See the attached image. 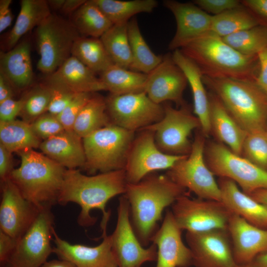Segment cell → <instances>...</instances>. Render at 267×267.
<instances>
[{"label":"cell","instance_id":"6da1fadb","mask_svg":"<svg viewBox=\"0 0 267 267\" xmlns=\"http://www.w3.org/2000/svg\"><path fill=\"white\" fill-rule=\"evenodd\" d=\"M128 182L124 169L101 173L89 176L76 169H66L57 203L65 205L74 202L81 207L77 219L79 224L89 226L94 224L97 218L90 213L98 209L103 214L100 226L106 231L110 212L106 211L108 201L116 195L125 194Z\"/></svg>","mask_w":267,"mask_h":267},{"label":"cell","instance_id":"7a4b0ae2","mask_svg":"<svg viewBox=\"0 0 267 267\" xmlns=\"http://www.w3.org/2000/svg\"><path fill=\"white\" fill-rule=\"evenodd\" d=\"M185 189L167 175L151 174L138 182L127 183L125 196L131 222L142 246L151 242L164 210L185 194Z\"/></svg>","mask_w":267,"mask_h":267},{"label":"cell","instance_id":"3957f363","mask_svg":"<svg viewBox=\"0 0 267 267\" xmlns=\"http://www.w3.org/2000/svg\"><path fill=\"white\" fill-rule=\"evenodd\" d=\"M199 67L203 76L255 82L257 55H244L210 32L179 49Z\"/></svg>","mask_w":267,"mask_h":267},{"label":"cell","instance_id":"277c9868","mask_svg":"<svg viewBox=\"0 0 267 267\" xmlns=\"http://www.w3.org/2000/svg\"><path fill=\"white\" fill-rule=\"evenodd\" d=\"M18 153L20 165L8 178L23 197L40 209L57 203L66 169L34 149Z\"/></svg>","mask_w":267,"mask_h":267},{"label":"cell","instance_id":"5b68a950","mask_svg":"<svg viewBox=\"0 0 267 267\" xmlns=\"http://www.w3.org/2000/svg\"><path fill=\"white\" fill-rule=\"evenodd\" d=\"M202 80L247 133L267 130V94L255 82L203 76Z\"/></svg>","mask_w":267,"mask_h":267},{"label":"cell","instance_id":"8992f818","mask_svg":"<svg viewBox=\"0 0 267 267\" xmlns=\"http://www.w3.org/2000/svg\"><path fill=\"white\" fill-rule=\"evenodd\" d=\"M134 133L111 123L83 138L84 167L91 173L124 169Z\"/></svg>","mask_w":267,"mask_h":267},{"label":"cell","instance_id":"52a82bcc","mask_svg":"<svg viewBox=\"0 0 267 267\" xmlns=\"http://www.w3.org/2000/svg\"><path fill=\"white\" fill-rule=\"evenodd\" d=\"M40 58L37 67L46 76L71 56L74 42L81 37L69 19L52 13L36 28Z\"/></svg>","mask_w":267,"mask_h":267},{"label":"cell","instance_id":"ba28073f","mask_svg":"<svg viewBox=\"0 0 267 267\" xmlns=\"http://www.w3.org/2000/svg\"><path fill=\"white\" fill-rule=\"evenodd\" d=\"M205 158L214 175L233 180L246 194L267 189V171L235 154L222 143L210 142L205 146Z\"/></svg>","mask_w":267,"mask_h":267},{"label":"cell","instance_id":"9c48e42d","mask_svg":"<svg viewBox=\"0 0 267 267\" xmlns=\"http://www.w3.org/2000/svg\"><path fill=\"white\" fill-rule=\"evenodd\" d=\"M204 136L202 134H196L189 154L177 162L166 175L198 198L221 201L218 183L205 161Z\"/></svg>","mask_w":267,"mask_h":267},{"label":"cell","instance_id":"30bf717a","mask_svg":"<svg viewBox=\"0 0 267 267\" xmlns=\"http://www.w3.org/2000/svg\"><path fill=\"white\" fill-rule=\"evenodd\" d=\"M47 207L40 211L27 230L17 239L4 267H41L53 253L54 217Z\"/></svg>","mask_w":267,"mask_h":267},{"label":"cell","instance_id":"8fae6325","mask_svg":"<svg viewBox=\"0 0 267 267\" xmlns=\"http://www.w3.org/2000/svg\"><path fill=\"white\" fill-rule=\"evenodd\" d=\"M164 107L163 117L143 129L153 133L155 143L163 152L175 155H188L192 146L189 136L194 130L201 128L198 118L185 104L179 108H175L168 104Z\"/></svg>","mask_w":267,"mask_h":267},{"label":"cell","instance_id":"7c38bea8","mask_svg":"<svg viewBox=\"0 0 267 267\" xmlns=\"http://www.w3.org/2000/svg\"><path fill=\"white\" fill-rule=\"evenodd\" d=\"M171 211L181 230L191 232L227 229L232 214L221 201L191 198L186 193L176 200Z\"/></svg>","mask_w":267,"mask_h":267},{"label":"cell","instance_id":"4fadbf2b","mask_svg":"<svg viewBox=\"0 0 267 267\" xmlns=\"http://www.w3.org/2000/svg\"><path fill=\"white\" fill-rule=\"evenodd\" d=\"M107 111L111 123L126 130H142L159 121L164 107L153 102L144 92L106 97Z\"/></svg>","mask_w":267,"mask_h":267},{"label":"cell","instance_id":"5bb4252c","mask_svg":"<svg viewBox=\"0 0 267 267\" xmlns=\"http://www.w3.org/2000/svg\"><path fill=\"white\" fill-rule=\"evenodd\" d=\"M117 221L111 237L112 250L118 267H140L147 262L156 261L157 248L153 243L144 248L130 221L129 202L125 195L119 199Z\"/></svg>","mask_w":267,"mask_h":267},{"label":"cell","instance_id":"9a60e30c","mask_svg":"<svg viewBox=\"0 0 267 267\" xmlns=\"http://www.w3.org/2000/svg\"><path fill=\"white\" fill-rule=\"evenodd\" d=\"M141 131L134 137L124 169L129 183L138 182L156 171L169 170L186 156L163 152L157 146L152 131Z\"/></svg>","mask_w":267,"mask_h":267},{"label":"cell","instance_id":"2e32d148","mask_svg":"<svg viewBox=\"0 0 267 267\" xmlns=\"http://www.w3.org/2000/svg\"><path fill=\"white\" fill-rule=\"evenodd\" d=\"M194 267H236L227 229L186 232Z\"/></svg>","mask_w":267,"mask_h":267},{"label":"cell","instance_id":"e0dca14e","mask_svg":"<svg viewBox=\"0 0 267 267\" xmlns=\"http://www.w3.org/2000/svg\"><path fill=\"white\" fill-rule=\"evenodd\" d=\"M1 182L0 230L18 239L31 226L40 209L25 199L9 178Z\"/></svg>","mask_w":267,"mask_h":267},{"label":"cell","instance_id":"ac0fdd59","mask_svg":"<svg viewBox=\"0 0 267 267\" xmlns=\"http://www.w3.org/2000/svg\"><path fill=\"white\" fill-rule=\"evenodd\" d=\"M187 84L185 74L173 60L172 54L169 53L163 56L162 62L147 74L144 92L157 104L171 101L180 107L185 104L183 93Z\"/></svg>","mask_w":267,"mask_h":267},{"label":"cell","instance_id":"d6986e66","mask_svg":"<svg viewBox=\"0 0 267 267\" xmlns=\"http://www.w3.org/2000/svg\"><path fill=\"white\" fill-rule=\"evenodd\" d=\"M163 4L174 15L177 25L175 35L168 45L170 50L180 49L211 31L213 16L193 2L165 0Z\"/></svg>","mask_w":267,"mask_h":267},{"label":"cell","instance_id":"ffe728a7","mask_svg":"<svg viewBox=\"0 0 267 267\" xmlns=\"http://www.w3.org/2000/svg\"><path fill=\"white\" fill-rule=\"evenodd\" d=\"M181 231L171 210L167 211L161 227L151 240L157 248L156 267H189L192 265V253L183 242Z\"/></svg>","mask_w":267,"mask_h":267},{"label":"cell","instance_id":"44dd1931","mask_svg":"<svg viewBox=\"0 0 267 267\" xmlns=\"http://www.w3.org/2000/svg\"><path fill=\"white\" fill-rule=\"evenodd\" d=\"M227 230L237 265L249 264L257 256L267 251V229L253 225L232 214Z\"/></svg>","mask_w":267,"mask_h":267},{"label":"cell","instance_id":"7402d4cb","mask_svg":"<svg viewBox=\"0 0 267 267\" xmlns=\"http://www.w3.org/2000/svg\"><path fill=\"white\" fill-rule=\"evenodd\" d=\"M53 236V253L59 259L69 261L77 267H118L112 250L110 235L106 232L102 233V242L94 247L71 244L61 238L55 230Z\"/></svg>","mask_w":267,"mask_h":267},{"label":"cell","instance_id":"603a6c76","mask_svg":"<svg viewBox=\"0 0 267 267\" xmlns=\"http://www.w3.org/2000/svg\"><path fill=\"white\" fill-rule=\"evenodd\" d=\"M221 202L231 214L258 227L267 229V206L241 190L233 180L220 178Z\"/></svg>","mask_w":267,"mask_h":267},{"label":"cell","instance_id":"cb8c5ba5","mask_svg":"<svg viewBox=\"0 0 267 267\" xmlns=\"http://www.w3.org/2000/svg\"><path fill=\"white\" fill-rule=\"evenodd\" d=\"M45 83L63 87L76 93L106 90L99 77L72 55L55 71L46 76Z\"/></svg>","mask_w":267,"mask_h":267},{"label":"cell","instance_id":"d4e9b609","mask_svg":"<svg viewBox=\"0 0 267 267\" xmlns=\"http://www.w3.org/2000/svg\"><path fill=\"white\" fill-rule=\"evenodd\" d=\"M172 56L186 77L192 94L194 113L200 122L202 134L208 136L211 133L210 100L203 82V75L198 66L179 49L173 51Z\"/></svg>","mask_w":267,"mask_h":267},{"label":"cell","instance_id":"484cf974","mask_svg":"<svg viewBox=\"0 0 267 267\" xmlns=\"http://www.w3.org/2000/svg\"><path fill=\"white\" fill-rule=\"evenodd\" d=\"M43 153L66 169L84 167L86 156L83 138L73 131L63 133L42 141Z\"/></svg>","mask_w":267,"mask_h":267},{"label":"cell","instance_id":"4316f807","mask_svg":"<svg viewBox=\"0 0 267 267\" xmlns=\"http://www.w3.org/2000/svg\"><path fill=\"white\" fill-rule=\"evenodd\" d=\"M211 132L219 140L235 154L241 156L243 145L247 134L213 93L209 94Z\"/></svg>","mask_w":267,"mask_h":267},{"label":"cell","instance_id":"83f0119b","mask_svg":"<svg viewBox=\"0 0 267 267\" xmlns=\"http://www.w3.org/2000/svg\"><path fill=\"white\" fill-rule=\"evenodd\" d=\"M0 72L10 81L14 88L21 89L33 82L34 73L30 42H20L8 51H0Z\"/></svg>","mask_w":267,"mask_h":267},{"label":"cell","instance_id":"f1b7e54d","mask_svg":"<svg viewBox=\"0 0 267 267\" xmlns=\"http://www.w3.org/2000/svg\"><path fill=\"white\" fill-rule=\"evenodd\" d=\"M51 13L46 0H21L15 24L2 42V51L13 48L23 36L38 27Z\"/></svg>","mask_w":267,"mask_h":267},{"label":"cell","instance_id":"f546056e","mask_svg":"<svg viewBox=\"0 0 267 267\" xmlns=\"http://www.w3.org/2000/svg\"><path fill=\"white\" fill-rule=\"evenodd\" d=\"M70 17L81 37L100 38L113 25L94 0H86Z\"/></svg>","mask_w":267,"mask_h":267},{"label":"cell","instance_id":"4dcf8cb0","mask_svg":"<svg viewBox=\"0 0 267 267\" xmlns=\"http://www.w3.org/2000/svg\"><path fill=\"white\" fill-rule=\"evenodd\" d=\"M147 74L113 64L99 75L110 94L122 95L144 91Z\"/></svg>","mask_w":267,"mask_h":267},{"label":"cell","instance_id":"1f68e13d","mask_svg":"<svg viewBox=\"0 0 267 267\" xmlns=\"http://www.w3.org/2000/svg\"><path fill=\"white\" fill-rule=\"evenodd\" d=\"M111 123L107 111L106 98L93 92L78 116L73 131L83 138Z\"/></svg>","mask_w":267,"mask_h":267},{"label":"cell","instance_id":"d6a6232c","mask_svg":"<svg viewBox=\"0 0 267 267\" xmlns=\"http://www.w3.org/2000/svg\"><path fill=\"white\" fill-rule=\"evenodd\" d=\"M71 55L96 74L114 64L100 38L81 36L73 44Z\"/></svg>","mask_w":267,"mask_h":267},{"label":"cell","instance_id":"836d02e7","mask_svg":"<svg viewBox=\"0 0 267 267\" xmlns=\"http://www.w3.org/2000/svg\"><path fill=\"white\" fill-rule=\"evenodd\" d=\"M41 142L23 120L0 122V143L11 153L39 148Z\"/></svg>","mask_w":267,"mask_h":267},{"label":"cell","instance_id":"e575fe53","mask_svg":"<svg viewBox=\"0 0 267 267\" xmlns=\"http://www.w3.org/2000/svg\"><path fill=\"white\" fill-rule=\"evenodd\" d=\"M128 31L132 56L130 70L148 74L162 62L163 56L156 55L151 50L135 17L128 22Z\"/></svg>","mask_w":267,"mask_h":267},{"label":"cell","instance_id":"d590c367","mask_svg":"<svg viewBox=\"0 0 267 267\" xmlns=\"http://www.w3.org/2000/svg\"><path fill=\"white\" fill-rule=\"evenodd\" d=\"M94 0L113 24L127 23L140 13H151L158 3L156 0Z\"/></svg>","mask_w":267,"mask_h":267},{"label":"cell","instance_id":"8d00e7d4","mask_svg":"<svg viewBox=\"0 0 267 267\" xmlns=\"http://www.w3.org/2000/svg\"><path fill=\"white\" fill-rule=\"evenodd\" d=\"M128 23L113 24L100 38L113 63L130 69L132 56Z\"/></svg>","mask_w":267,"mask_h":267},{"label":"cell","instance_id":"74e56055","mask_svg":"<svg viewBox=\"0 0 267 267\" xmlns=\"http://www.w3.org/2000/svg\"><path fill=\"white\" fill-rule=\"evenodd\" d=\"M258 25L256 19L242 4L238 7L213 16L211 32L224 38Z\"/></svg>","mask_w":267,"mask_h":267},{"label":"cell","instance_id":"f35d334b","mask_svg":"<svg viewBox=\"0 0 267 267\" xmlns=\"http://www.w3.org/2000/svg\"><path fill=\"white\" fill-rule=\"evenodd\" d=\"M222 38L244 55H257L267 47V26L258 25Z\"/></svg>","mask_w":267,"mask_h":267},{"label":"cell","instance_id":"ab89813d","mask_svg":"<svg viewBox=\"0 0 267 267\" xmlns=\"http://www.w3.org/2000/svg\"><path fill=\"white\" fill-rule=\"evenodd\" d=\"M51 89L45 83L37 86L23 97L24 105L19 115L23 120L31 124L47 112L51 98Z\"/></svg>","mask_w":267,"mask_h":267},{"label":"cell","instance_id":"60d3db41","mask_svg":"<svg viewBox=\"0 0 267 267\" xmlns=\"http://www.w3.org/2000/svg\"><path fill=\"white\" fill-rule=\"evenodd\" d=\"M242 156L267 171V131L248 133L245 139Z\"/></svg>","mask_w":267,"mask_h":267},{"label":"cell","instance_id":"b9f144b4","mask_svg":"<svg viewBox=\"0 0 267 267\" xmlns=\"http://www.w3.org/2000/svg\"><path fill=\"white\" fill-rule=\"evenodd\" d=\"M30 124L36 135L43 140L65 131L57 117L48 112L40 116Z\"/></svg>","mask_w":267,"mask_h":267},{"label":"cell","instance_id":"7bdbcfd3","mask_svg":"<svg viewBox=\"0 0 267 267\" xmlns=\"http://www.w3.org/2000/svg\"><path fill=\"white\" fill-rule=\"evenodd\" d=\"M92 93H77L65 108L57 116L66 131H73L75 122Z\"/></svg>","mask_w":267,"mask_h":267},{"label":"cell","instance_id":"ee69618b","mask_svg":"<svg viewBox=\"0 0 267 267\" xmlns=\"http://www.w3.org/2000/svg\"><path fill=\"white\" fill-rule=\"evenodd\" d=\"M47 84L50 86L51 93L47 112L57 116L77 93L60 86Z\"/></svg>","mask_w":267,"mask_h":267},{"label":"cell","instance_id":"f6af8a7d","mask_svg":"<svg viewBox=\"0 0 267 267\" xmlns=\"http://www.w3.org/2000/svg\"><path fill=\"white\" fill-rule=\"evenodd\" d=\"M193 2L208 13L216 16L242 4L238 0H195Z\"/></svg>","mask_w":267,"mask_h":267},{"label":"cell","instance_id":"bcb514c9","mask_svg":"<svg viewBox=\"0 0 267 267\" xmlns=\"http://www.w3.org/2000/svg\"><path fill=\"white\" fill-rule=\"evenodd\" d=\"M24 102L23 96L18 100L6 99L0 103V122H9L15 120L19 115Z\"/></svg>","mask_w":267,"mask_h":267},{"label":"cell","instance_id":"7dc6e473","mask_svg":"<svg viewBox=\"0 0 267 267\" xmlns=\"http://www.w3.org/2000/svg\"><path fill=\"white\" fill-rule=\"evenodd\" d=\"M241 1L259 25L267 26V0H242Z\"/></svg>","mask_w":267,"mask_h":267},{"label":"cell","instance_id":"c3c4849f","mask_svg":"<svg viewBox=\"0 0 267 267\" xmlns=\"http://www.w3.org/2000/svg\"><path fill=\"white\" fill-rule=\"evenodd\" d=\"M17 239L0 230V262L4 267L8 257L13 252Z\"/></svg>","mask_w":267,"mask_h":267},{"label":"cell","instance_id":"681fc988","mask_svg":"<svg viewBox=\"0 0 267 267\" xmlns=\"http://www.w3.org/2000/svg\"><path fill=\"white\" fill-rule=\"evenodd\" d=\"M259 71L256 83L267 94V47L258 54Z\"/></svg>","mask_w":267,"mask_h":267},{"label":"cell","instance_id":"f907efd6","mask_svg":"<svg viewBox=\"0 0 267 267\" xmlns=\"http://www.w3.org/2000/svg\"><path fill=\"white\" fill-rule=\"evenodd\" d=\"M11 154V152L0 143V177L1 181L8 178L13 170Z\"/></svg>","mask_w":267,"mask_h":267},{"label":"cell","instance_id":"816d5d0a","mask_svg":"<svg viewBox=\"0 0 267 267\" xmlns=\"http://www.w3.org/2000/svg\"><path fill=\"white\" fill-rule=\"evenodd\" d=\"M11 0H0V32L2 33L12 23L13 14L10 8Z\"/></svg>","mask_w":267,"mask_h":267},{"label":"cell","instance_id":"f5cc1de1","mask_svg":"<svg viewBox=\"0 0 267 267\" xmlns=\"http://www.w3.org/2000/svg\"><path fill=\"white\" fill-rule=\"evenodd\" d=\"M13 88L8 79L0 72V103L13 98Z\"/></svg>","mask_w":267,"mask_h":267},{"label":"cell","instance_id":"db71d44e","mask_svg":"<svg viewBox=\"0 0 267 267\" xmlns=\"http://www.w3.org/2000/svg\"><path fill=\"white\" fill-rule=\"evenodd\" d=\"M86 0H65L60 10L64 14L70 16L74 13Z\"/></svg>","mask_w":267,"mask_h":267},{"label":"cell","instance_id":"11a10c76","mask_svg":"<svg viewBox=\"0 0 267 267\" xmlns=\"http://www.w3.org/2000/svg\"><path fill=\"white\" fill-rule=\"evenodd\" d=\"M41 267H77L71 262L64 260H52L46 261Z\"/></svg>","mask_w":267,"mask_h":267},{"label":"cell","instance_id":"9f6ffc18","mask_svg":"<svg viewBox=\"0 0 267 267\" xmlns=\"http://www.w3.org/2000/svg\"><path fill=\"white\" fill-rule=\"evenodd\" d=\"M249 196L258 202L267 206V189L257 190Z\"/></svg>","mask_w":267,"mask_h":267},{"label":"cell","instance_id":"6f0895ef","mask_svg":"<svg viewBox=\"0 0 267 267\" xmlns=\"http://www.w3.org/2000/svg\"><path fill=\"white\" fill-rule=\"evenodd\" d=\"M250 264L253 267H267V251L257 256Z\"/></svg>","mask_w":267,"mask_h":267},{"label":"cell","instance_id":"680465c9","mask_svg":"<svg viewBox=\"0 0 267 267\" xmlns=\"http://www.w3.org/2000/svg\"><path fill=\"white\" fill-rule=\"evenodd\" d=\"M46 1L50 9L61 10L65 0H47Z\"/></svg>","mask_w":267,"mask_h":267},{"label":"cell","instance_id":"91938a15","mask_svg":"<svg viewBox=\"0 0 267 267\" xmlns=\"http://www.w3.org/2000/svg\"><path fill=\"white\" fill-rule=\"evenodd\" d=\"M236 267H253L251 264L246 265H237Z\"/></svg>","mask_w":267,"mask_h":267},{"label":"cell","instance_id":"94428289","mask_svg":"<svg viewBox=\"0 0 267 267\" xmlns=\"http://www.w3.org/2000/svg\"></svg>","mask_w":267,"mask_h":267}]
</instances>
